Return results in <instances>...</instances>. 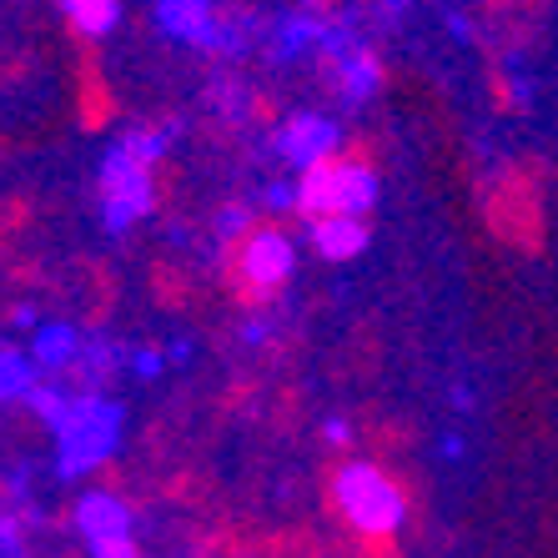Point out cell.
Returning a JSON list of instances; mask_svg holds the SVG:
<instances>
[{
	"mask_svg": "<svg viewBox=\"0 0 558 558\" xmlns=\"http://www.w3.org/2000/svg\"><path fill=\"white\" fill-rule=\"evenodd\" d=\"M327 442H348L352 438V428H348V423H342V417H327Z\"/></svg>",
	"mask_w": 558,
	"mask_h": 558,
	"instance_id": "18",
	"label": "cell"
},
{
	"mask_svg": "<svg viewBox=\"0 0 558 558\" xmlns=\"http://www.w3.org/2000/svg\"><path fill=\"white\" fill-rule=\"evenodd\" d=\"M272 151L302 177V171H312L317 161L342 151V126L332 117H317V111H298V117H287L282 126H277Z\"/></svg>",
	"mask_w": 558,
	"mask_h": 558,
	"instance_id": "6",
	"label": "cell"
},
{
	"mask_svg": "<svg viewBox=\"0 0 558 558\" xmlns=\"http://www.w3.org/2000/svg\"><path fill=\"white\" fill-rule=\"evenodd\" d=\"M171 131H126L111 151L101 156V217L106 232H131L146 211L156 207L151 171L167 156Z\"/></svg>",
	"mask_w": 558,
	"mask_h": 558,
	"instance_id": "2",
	"label": "cell"
},
{
	"mask_svg": "<svg viewBox=\"0 0 558 558\" xmlns=\"http://www.w3.org/2000/svg\"><path fill=\"white\" fill-rule=\"evenodd\" d=\"M31 413L51 428L56 438V473L65 483L86 478L106 458L117 453L121 442V408L101 392H71L51 377H40V388L26 398Z\"/></svg>",
	"mask_w": 558,
	"mask_h": 558,
	"instance_id": "1",
	"label": "cell"
},
{
	"mask_svg": "<svg viewBox=\"0 0 558 558\" xmlns=\"http://www.w3.org/2000/svg\"><path fill=\"white\" fill-rule=\"evenodd\" d=\"M40 388V367L31 363V352L0 348V403H26Z\"/></svg>",
	"mask_w": 558,
	"mask_h": 558,
	"instance_id": "13",
	"label": "cell"
},
{
	"mask_svg": "<svg viewBox=\"0 0 558 558\" xmlns=\"http://www.w3.org/2000/svg\"><path fill=\"white\" fill-rule=\"evenodd\" d=\"M338 81H342V96H348V101H367V96L377 92V81H383V61H377L367 46L352 40L348 51L338 56Z\"/></svg>",
	"mask_w": 558,
	"mask_h": 558,
	"instance_id": "12",
	"label": "cell"
},
{
	"mask_svg": "<svg viewBox=\"0 0 558 558\" xmlns=\"http://www.w3.org/2000/svg\"><path fill=\"white\" fill-rule=\"evenodd\" d=\"M332 504H338L342 523L357 529L363 538H388V533H398L408 519L403 488L377 463H367V458H348V463L332 473Z\"/></svg>",
	"mask_w": 558,
	"mask_h": 558,
	"instance_id": "3",
	"label": "cell"
},
{
	"mask_svg": "<svg viewBox=\"0 0 558 558\" xmlns=\"http://www.w3.org/2000/svg\"><path fill=\"white\" fill-rule=\"evenodd\" d=\"M92 558H142V554H136V538H117V544H96Z\"/></svg>",
	"mask_w": 558,
	"mask_h": 558,
	"instance_id": "16",
	"label": "cell"
},
{
	"mask_svg": "<svg viewBox=\"0 0 558 558\" xmlns=\"http://www.w3.org/2000/svg\"><path fill=\"white\" fill-rule=\"evenodd\" d=\"M267 207L272 211H298V182H272L267 186Z\"/></svg>",
	"mask_w": 558,
	"mask_h": 558,
	"instance_id": "15",
	"label": "cell"
},
{
	"mask_svg": "<svg viewBox=\"0 0 558 558\" xmlns=\"http://www.w3.org/2000/svg\"><path fill=\"white\" fill-rule=\"evenodd\" d=\"M298 247L282 227H252L242 242H232V287L247 302H267L292 282Z\"/></svg>",
	"mask_w": 558,
	"mask_h": 558,
	"instance_id": "5",
	"label": "cell"
},
{
	"mask_svg": "<svg viewBox=\"0 0 558 558\" xmlns=\"http://www.w3.org/2000/svg\"><path fill=\"white\" fill-rule=\"evenodd\" d=\"M76 533L86 538V548L136 538V513H131V504L117 498L111 488H86V494L76 498Z\"/></svg>",
	"mask_w": 558,
	"mask_h": 558,
	"instance_id": "7",
	"label": "cell"
},
{
	"mask_svg": "<svg viewBox=\"0 0 558 558\" xmlns=\"http://www.w3.org/2000/svg\"><path fill=\"white\" fill-rule=\"evenodd\" d=\"M136 373H142V377L161 373V352H136Z\"/></svg>",
	"mask_w": 558,
	"mask_h": 558,
	"instance_id": "17",
	"label": "cell"
},
{
	"mask_svg": "<svg viewBox=\"0 0 558 558\" xmlns=\"http://www.w3.org/2000/svg\"><path fill=\"white\" fill-rule=\"evenodd\" d=\"M81 352H86V338H81L76 323H40L36 332H31V363L40 367V377L76 373Z\"/></svg>",
	"mask_w": 558,
	"mask_h": 558,
	"instance_id": "10",
	"label": "cell"
},
{
	"mask_svg": "<svg viewBox=\"0 0 558 558\" xmlns=\"http://www.w3.org/2000/svg\"><path fill=\"white\" fill-rule=\"evenodd\" d=\"M383 196V182L367 161L327 156L298 177V217H367Z\"/></svg>",
	"mask_w": 558,
	"mask_h": 558,
	"instance_id": "4",
	"label": "cell"
},
{
	"mask_svg": "<svg viewBox=\"0 0 558 558\" xmlns=\"http://www.w3.org/2000/svg\"><path fill=\"white\" fill-rule=\"evenodd\" d=\"M0 558H26V523L0 508Z\"/></svg>",
	"mask_w": 558,
	"mask_h": 558,
	"instance_id": "14",
	"label": "cell"
},
{
	"mask_svg": "<svg viewBox=\"0 0 558 558\" xmlns=\"http://www.w3.org/2000/svg\"><path fill=\"white\" fill-rule=\"evenodd\" d=\"M65 15V26L86 40H106L121 21V0H56Z\"/></svg>",
	"mask_w": 558,
	"mask_h": 558,
	"instance_id": "11",
	"label": "cell"
},
{
	"mask_svg": "<svg viewBox=\"0 0 558 558\" xmlns=\"http://www.w3.org/2000/svg\"><path fill=\"white\" fill-rule=\"evenodd\" d=\"M156 31L182 46H221V21L211 0H156Z\"/></svg>",
	"mask_w": 558,
	"mask_h": 558,
	"instance_id": "8",
	"label": "cell"
},
{
	"mask_svg": "<svg viewBox=\"0 0 558 558\" xmlns=\"http://www.w3.org/2000/svg\"><path fill=\"white\" fill-rule=\"evenodd\" d=\"M367 242H373V227L367 217H312L307 221V247L323 262H352L363 257Z\"/></svg>",
	"mask_w": 558,
	"mask_h": 558,
	"instance_id": "9",
	"label": "cell"
}]
</instances>
